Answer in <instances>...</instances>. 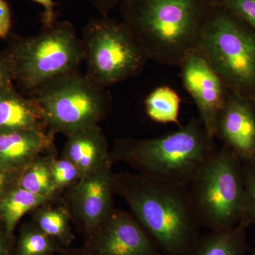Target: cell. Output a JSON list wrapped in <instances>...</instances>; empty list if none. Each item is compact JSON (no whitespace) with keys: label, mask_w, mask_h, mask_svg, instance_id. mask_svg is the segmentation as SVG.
Returning a JSON list of instances; mask_svg holds the SVG:
<instances>
[{"label":"cell","mask_w":255,"mask_h":255,"mask_svg":"<svg viewBox=\"0 0 255 255\" xmlns=\"http://www.w3.org/2000/svg\"><path fill=\"white\" fill-rule=\"evenodd\" d=\"M114 186L162 255H190L201 226L189 188L138 172L114 174Z\"/></svg>","instance_id":"1"},{"label":"cell","mask_w":255,"mask_h":255,"mask_svg":"<svg viewBox=\"0 0 255 255\" xmlns=\"http://www.w3.org/2000/svg\"><path fill=\"white\" fill-rule=\"evenodd\" d=\"M214 0H123L121 16L149 60L179 68L197 50Z\"/></svg>","instance_id":"2"},{"label":"cell","mask_w":255,"mask_h":255,"mask_svg":"<svg viewBox=\"0 0 255 255\" xmlns=\"http://www.w3.org/2000/svg\"><path fill=\"white\" fill-rule=\"evenodd\" d=\"M217 150L199 119L192 118L179 130L152 138H121L110 152L147 177L189 188L203 166Z\"/></svg>","instance_id":"3"},{"label":"cell","mask_w":255,"mask_h":255,"mask_svg":"<svg viewBox=\"0 0 255 255\" xmlns=\"http://www.w3.org/2000/svg\"><path fill=\"white\" fill-rule=\"evenodd\" d=\"M198 50L219 74L228 91L255 107V32L214 2Z\"/></svg>","instance_id":"4"},{"label":"cell","mask_w":255,"mask_h":255,"mask_svg":"<svg viewBox=\"0 0 255 255\" xmlns=\"http://www.w3.org/2000/svg\"><path fill=\"white\" fill-rule=\"evenodd\" d=\"M4 53L26 97L53 79L79 71L84 61L81 39L68 21H56L35 36L13 38Z\"/></svg>","instance_id":"5"},{"label":"cell","mask_w":255,"mask_h":255,"mask_svg":"<svg viewBox=\"0 0 255 255\" xmlns=\"http://www.w3.org/2000/svg\"><path fill=\"white\" fill-rule=\"evenodd\" d=\"M189 191L201 226L213 231L236 226L244 214L242 161L223 144L203 166Z\"/></svg>","instance_id":"6"},{"label":"cell","mask_w":255,"mask_h":255,"mask_svg":"<svg viewBox=\"0 0 255 255\" xmlns=\"http://www.w3.org/2000/svg\"><path fill=\"white\" fill-rule=\"evenodd\" d=\"M29 97L41 107L48 131L67 136L98 125L112 105L107 88L79 71L47 82Z\"/></svg>","instance_id":"7"},{"label":"cell","mask_w":255,"mask_h":255,"mask_svg":"<svg viewBox=\"0 0 255 255\" xmlns=\"http://www.w3.org/2000/svg\"><path fill=\"white\" fill-rule=\"evenodd\" d=\"M81 41L86 74L105 88L136 76L150 60L127 25L109 16L90 20Z\"/></svg>","instance_id":"8"},{"label":"cell","mask_w":255,"mask_h":255,"mask_svg":"<svg viewBox=\"0 0 255 255\" xmlns=\"http://www.w3.org/2000/svg\"><path fill=\"white\" fill-rule=\"evenodd\" d=\"M113 163L110 157L100 167L80 178L70 189V208L86 240L114 209Z\"/></svg>","instance_id":"9"},{"label":"cell","mask_w":255,"mask_h":255,"mask_svg":"<svg viewBox=\"0 0 255 255\" xmlns=\"http://www.w3.org/2000/svg\"><path fill=\"white\" fill-rule=\"evenodd\" d=\"M87 255H163L133 215L111 211L86 240Z\"/></svg>","instance_id":"10"},{"label":"cell","mask_w":255,"mask_h":255,"mask_svg":"<svg viewBox=\"0 0 255 255\" xmlns=\"http://www.w3.org/2000/svg\"><path fill=\"white\" fill-rule=\"evenodd\" d=\"M179 68L183 85L196 104L203 127L215 138L218 117L229 94L227 87L198 49L191 52Z\"/></svg>","instance_id":"11"},{"label":"cell","mask_w":255,"mask_h":255,"mask_svg":"<svg viewBox=\"0 0 255 255\" xmlns=\"http://www.w3.org/2000/svg\"><path fill=\"white\" fill-rule=\"evenodd\" d=\"M245 163L255 159V107L247 101L228 94L220 112L216 135Z\"/></svg>","instance_id":"12"},{"label":"cell","mask_w":255,"mask_h":255,"mask_svg":"<svg viewBox=\"0 0 255 255\" xmlns=\"http://www.w3.org/2000/svg\"><path fill=\"white\" fill-rule=\"evenodd\" d=\"M53 136L48 130H22L0 133V166L20 173L42 153L51 150Z\"/></svg>","instance_id":"13"},{"label":"cell","mask_w":255,"mask_h":255,"mask_svg":"<svg viewBox=\"0 0 255 255\" xmlns=\"http://www.w3.org/2000/svg\"><path fill=\"white\" fill-rule=\"evenodd\" d=\"M22 130L48 129L39 105L13 83L0 91V133Z\"/></svg>","instance_id":"14"},{"label":"cell","mask_w":255,"mask_h":255,"mask_svg":"<svg viewBox=\"0 0 255 255\" xmlns=\"http://www.w3.org/2000/svg\"><path fill=\"white\" fill-rule=\"evenodd\" d=\"M80 171L81 177L100 167L110 157L107 137L98 125L68 135L63 152Z\"/></svg>","instance_id":"15"},{"label":"cell","mask_w":255,"mask_h":255,"mask_svg":"<svg viewBox=\"0 0 255 255\" xmlns=\"http://www.w3.org/2000/svg\"><path fill=\"white\" fill-rule=\"evenodd\" d=\"M247 227L241 222L231 228L213 230L199 238L190 255H246Z\"/></svg>","instance_id":"16"},{"label":"cell","mask_w":255,"mask_h":255,"mask_svg":"<svg viewBox=\"0 0 255 255\" xmlns=\"http://www.w3.org/2000/svg\"><path fill=\"white\" fill-rule=\"evenodd\" d=\"M50 199L17 185L10 189L0 199V217L4 223L6 236L10 237L12 235L18 221L26 213L46 204Z\"/></svg>","instance_id":"17"},{"label":"cell","mask_w":255,"mask_h":255,"mask_svg":"<svg viewBox=\"0 0 255 255\" xmlns=\"http://www.w3.org/2000/svg\"><path fill=\"white\" fill-rule=\"evenodd\" d=\"M180 97L172 87L159 86L146 97L144 105L150 120L162 124H179Z\"/></svg>","instance_id":"18"},{"label":"cell","mask_w":255,"mask_h":255,"mask_svg":"<svg viewBox=\"0 0 255 255\" xmlns=\"http://www.w3.org/2000/svg\"><path fill=\"white\" fill-rule=\"evenodd\" d=\"M53 157L39 156L20 172L18 187L25 190L51 199L57 189L52 178L50 164Z\"/></svg>","instance_id":"19"},{"label":"cell","mask_w":255,"mask_h":255,"mask_svg":"<svg viewBox=\"0 0 255 255\" xmlns=\"http://www.w3.org/2000/svg\"><path fill=\"white\" fill-rule=\"evenodd\" d=\"M37 227L43 232L66 247L73 240L70 228V217L63 208L43 206L37 211L34 218Z\"/></svg>","instance_id":"20"},{"label":"cell","mask_w":255,"mask_h":255,"mask_svg":"<svg viewBox=\"0 0 255 255\" xmlns=\"http://www.w3.org/2000/svg\"><path fill=\"white\" fill-rule=\"evenodd\" d=\"M63 251V246L35 224L26 228L18 243V255H53Z\"/></svg>","instance_id":"21"},{"label":"cell","mask_w":255,"mask_h":255,"mask_svg":"<svg viewBox=\"0 0 255 255\" xmlns=\"http://www.w3.org/2000/svg\"><path fill=\"white\" fill-rule=\"evenodd\" d=\"M50 169L57 191L73 187L81 178V174L76 166L63 156L58 159L53 157Z\"/></svg>","instance_id":"22"},{"label":"cell","mask_w":255,"mask_h":255,"mask_svg":"<svg viewBox=\"0 0 255 255\" xmlns=\"http://www.w3.org/2000/svg\"><path fill=\"white\" fill-rule=\"evenodd\" d=\"M245 204L244 214L241 222L249 225L255 223V164H243Z\"/></svg>","instance_id":"23"},{"label":"cell","mask_w":255,"mask_h":255,"mask_svg":"<svg viewBox=\"0 0 255 255\" xmlns=\"http://www.w3.org/2000/svg\"><path fill=\"white\" fill-rule=\"evenodd\" d=\"M241 18L255 32V0H214Z\"/></svg>","instance_id":"24"},{"label":"cell","mask_w":255,"mask_h":255,"mask_svg":"<svg viewBox=\"0 0 255 255\" xmlns=\"http://www.w3.org/2000/svg\"><path fill=\"white\" fill-rule=\"evenodd\" d=\"M14 83L12 65L4 51L0 52V91Z\"/></svg>","instance_id":"25"},{"label":"cell","mask_w":255,"mask_h":255,"mask_svg":"<svg viewBox=\"0 0 255 255\" xmlns=\"http://www.w3.org/2000/svg\"><path fill=\"white\" fill-rule=\"evenodd\" d=\"M12 25V14L6 0H0V38L9 36Z\"/></svg>","instance_id":"26"},{"label":"cell","mask_w":255,"mask_h":255,"mask_svg":"<svg viewBox=\"0 0 255 255\" xmlns=\"http://www.w3.org/2000/svg\"><path fill=\"white\" fill-rule=\"evenodd\" d=\"M37 4H41L43 7V12L41 16V23L43 29L51 27L56 22V14L55 7L56 4L53 0H32Z\"/></svg>","instance_id":"27"},{"label":"cell","mask_w":255,"mask_h":255,"mask_svg":"<svg viewBox=\"0 0 255 255\" xmlns=\"http://www.w3.org/2000/svg\"><path fill=\"white\" fill-rule=\"evenodd\" d=\"M20 173L6 170L0 166V199L6 193L12 189L15 183L17 184Z\"/></svg>","instance_id":"28"},{"label":"cell","mask_w":255,"mask_h":255,"mask_svg":"<svg viewBox=\"0 0 255 255\" xmlns=\"http://www.w3.org/2000/svg\"><path fill=\"white\" fill-rule=\"evenodd\" d=\"M123 0H90L92 6L100 13L101 16L107 17Z\"/></svg>","instance_id":"29"},{"label":"cell","mask_w":255,"mask_h":255,"mask_svg":"<svg viewBox=\"0 0 255 255\" xmlns=\"http://www.w3.org/2000/svg\"><path fill=\"white\" fill-rule=\"evenodd\" d=\"M0 255H7L6 243L1 234H0Z\"/></svg>","instance_id":"30"},{"label":"cell","mask_w":255,"mask_h":255,"mask_svg":"<svg viewBox=\"0 0 255 255\" xmlns=\"http://www.w3.org/2000/svg\"><path fill=\"white\" fill-rule=\"evenodd\" d=\"M53 255H87L86 253H85V251L82 252H75L72 251L69 252L67 251H65L63 252H61V253H57V254H55Z\"/></svg>","instance_id":"31"},{"label":"cell","mask_w":255,"mask_h":255,"mask_svg":"<svg viewBox=\"0 0 255 255\" xmlns=\"http://www.w3.org/2000/svg\"><path fill=\"white\" fill-rule=\"evenodd\" d=\"M251 163L255 164V159H254V161H253V162H251Z\"/></svg>","instance_id":"32"},{"label":"cell","mask_w":255,"mask_h":255,"mask_svg":"<svg viewBox=\"0 0 255 255\" xmlns=\"http://www.w3.org/2000/svg\"><path fill=\"white\" fill-rule=\"evenodd\" d=\"M253 255H255V253H253Z\"/></svg>","instance_id":"33"}]
</instances>
